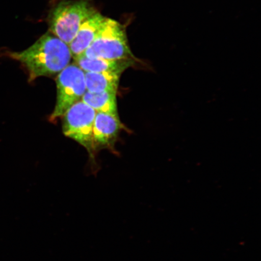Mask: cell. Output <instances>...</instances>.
<instances>
[{"mask_svg": "<svg viewBox=\"0 0 261 261\" xmlns=\"http://www.w3.org/2000/svg\"><path fill=\"white\" fill-rule=\"evenodd\" d=\"M5 54L25 68L30 83L38 77L60 73L73 58L68 45L50 32L24 50Z\"/></svg>", "mask_w": 261, "mask_h": 261, "instance_id": "obj_1", "label": "cell"}, {"mask_svg": "<svg viewBox=\"0 0 261 261\" xmlns=\"http://www.w3.org/2000/svg\"><path fill=\"white\" fill-rule=\"evenodd\" d=\"M96 11L89 0H61L49 13V32L68 45L83 22Z\"/></svg>", "mask_w": 261, "mask_h": 261, "instance_id": "obj_2", "label": "cell"}, {"mask_svg": "<svg viewBox=\"0 0 261 261\" xmlns=\"http://www.w3.org/2000/svg\"><path fill=\"white\" fill-rule=\"evenodd\" d=\"M82 55L89 58L137 60L130 50L125 27L107 17L96 38Z\"/></svg>", "mask_w": 261, "mask_h": 261, "instance_id": "obj_3", "label": "cell"}, {"mask_svg": "<svg viewBox=\"0 0 261 261\" xmlns=\"http://www.w3.org/2000/svg\"><path fill=\"white\" fill-rule=\"evenodd\" d=\"M57 103L49 120L54 122L82 99L87 91L85 72L76 64L67 65L58 75Z\"/></svg>", "mask_w": 261, "mask_h": 261, "instance_id": "obj_4", "label": "cell"}, {"mask_svg": "<svg viewBox=\"0 0 261 261\" xmlns=\"http://www.w3.org/2000/svg\"><path fill=\"white\" fill-rule=\"evenodd\" d=\"M96 112L92 108L78 101L68 109L63 116L64 135L84 146L93 156V127Z\"/></svg>", "mask_w": 261, "mask_h": 261, "instance_id": "obj_5", "label": "cell"}, {"mask_svg": "<svg viewBox=\"0 0 261 261\" xmlns=\"http://www.w3.org/2000/svg\"><path fill=\"white\" fill-rule=\"evenodd\" d=\"M125 126L119 116L96 113L93 127V145L94 153L101 149L114 151L117 138Z\"/></svg>", "mask_w": 261, "mask_h": 261, "instance_id": "obj_6", "label": "cell"}, {"mask_svg": "<svg viewBox=\"0 0 261 261\" xmlns=\"http://www.w3.org/2000/svg\"><path fill=\"white\" fill-rule=\"evenodd\" d=\"M106 18V16L96 11L83 22L73 40L68 45L73 58L80 56L89 47Z\"/></svg>", "mask_w": 261, "mask_h": 261, "instance_id": "obj_7", "label": "cell"}, {"mask_svg": "<svg viewBox=\"0 0 261 261\" xmlns=\"http://www.w3.org/2000/svg\"><path fill=\"white\" fill-rule=\"evenodd\" d=\"M74 63L84 72L117 73L122 74L127 68L133 67L136 61L110 60L102 58H89L81 55L73 58Z\"/></svg>", "mask_w": 261, "mask_h": 261, "instance_id": "obj_8", "label": "cell"}, {"mask_svg": "<svg viewBox=\"0 0 261 261\" xmlns=\"http://www.w3.org/2000/svg\"><path fill=\"white\" fill-rule=\"evenodd\" d=\"M81 100L92 108L96 113L119 116L117 112V93L110 91L92 93L87 91Z\"/></svg>", "mask_w": 261, "mask_h": 261, "instance_id": "obj_9", "label": "cell"}, {"mask_svg": "<svg viewBox=\"0 0 261 261\" xmlns=\"http://www.w3.org/2000/svg\"><path fill=\"white\" fill-rule=\"evenodd\" d=\"M121 74L85 72L87 91L92 93L117 92Z\"/></svg>", "mask_w": 261, "mask_h": 261, "instance_id": "obj_10", "label": "cell"}]
</instances>
